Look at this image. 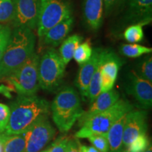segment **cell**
Listing matches in <instances>:
<instances>
[{"label": "cell", "instance_id": "1", "mask_svg": "<svg viewBox=\"0 0 152 152\" xmlns=\"http://www.w3.org/2000/svg\"><path fill=\"white\" fill-rule=\"evenodd\" d=\"M10 116L3 132L6 134H23L42 115H49L50 104L37 95H18L11 104Z\"/></svg>", "mask_w": 152, "mask_h": 152}, {"label": "cell", "instance_id": "2", "mask_svg": "<svg viewBox=\"0 0 152 152\" xmlns=\"http://www.w3.org/2000/svg\"><path fill=\"white\" fill-rule=\"evenodd\" d=\"M35 35L32 30L14 28L11 30L0 61V80L11 75L35 52Z\"/></svg>", "mask_w": 152, "mask_h": 152}, {"label": "cell", "instance_id": "3", "mask_svg": "<svg viewBox=\"0 0 152 152\" xmlns=\"http://www.w3.org/2000/svg\"><path fill=\"white\" fill-rule=\"evenodd\" d=\"M50 109L53 121L62 133L71 130L84 113L78 92L71 86H64L58 89Z\"/></svg>", "mask_w": 152, "mask_h": 152}, {"label": "cell", "instance_id": "4", "mask_svg": "<svg viewBox=\"0 0 152 152\" xmlns=\"http://www.w3.org/2000/svg\"><path fill=\"white\" fill-rule=\"evenodd\" d=\"M133 109V105L129 101L119 99L106 111L90 118L79 125L80 128L76 132L75 138H88L94 134L106 136L111 125L121 115L128 113Z\"/></svg>", "mask_w": 152, "mask_h": 152}, {"label": "cell", "instance_id": "5", "mask_svg": "<svg viewBox=\"0 0 152 152\" xmlns=\"http://www.w3.org/2000/svg\"><path fill=\"white\" fill-rule=\"evenodd\" d=\"M66 66L58 52L53 47H49L41 58L39 57V87L49 92H56L64 80Z\"/></svg>", "mask_w": 152, "mask_h": 152}, {"label": "cell", "instance_id": "6", "mask_svg": "<svg viewBox=\"0 0 152 152\" xmlns=\"http://www.w3.org/2000/svg\"><path fill=\"white\" fill-rule=\"evenodd\" d=\"M39 61V56L35 52L20 67L5 78L18 95H34L40 88L38 75Z\"/></svg>", "mask_w": 152, "mask_h": 152}, {"label": "cell", "instance_id": "7", "mask_svg": "<svg viewBox=\"0 0 152 152\" xmlns=\"http://www.w3.org/2000/svg\"><path fill=\"white\" fill-rule=\"evenodd\" d=\"M72 14L73 8L70 0H40L37 25L39 39L50 28L72 16Z\"/></svg>", "mask_w": 152, "mask_h": 152}, {"label": "cell", "instance_id": "8", "mask_svg": "<svg viewBox=\"0 0 152 152\" xmlns=\"http://www.w3.org/2000/svg\"><path fill=\"white\" fill-rule=\"evenodd\" d=\"M56 130L49 115H42L23 133L26 140L24 152H39L52 140Z\"/></svg>", "mask_w": 152, "mask_h": 152}, {"label": "cell", "instance_id": "9", "mask_svg": "<svg viewBox=\"0 0 152 152\" xmlns=\"http://www.w3.org/2000/svg\"><path fill=\"white\" fill-rule=\"evenodd\" d=\"M14 16L11 24L14 28H37L40 0H12Z\"/></svg>", "mask_w": 152, "mask_h": 152}, {"label": "cell", "instance_id": "10", "mask_svg": "<svg viewBox=\"0 0 152 152\" xmlns=\"http://www.w3.org/2000/svg\"><path fill=\"white\" fill-rule=\"evenodd\" d=\"M123 61L109 49H103L100 60L101 93L113 89Z\"/></svg>", "mask_w": 152, "mask_h": 152}, {"label": "cell", "instance_id": "11", "mask_svg": "<svg viewBox=\"0 0 152 152\" xmlns=\"http://www.w3.org/2000/svg\"><path fill=\"white\" fill-rule=\"evenodd\" d=\"M125 89L132 96L142 108L151 109L152 106V83L142 78L132 70L127 75Z\"/></svg>", "mask_w": 152, "mask_h": 152}, {"label": "cell", "instance_id": "12", "mask_svg": "<svg viewBox=\"0 0 152 152\" xmlns=\"http://www.w3.org/2000/svg\"><path fill=\"white\" fill-rule=\"evenodd\" d=\"M125 14L121 20L123 26L138 23L146 26L151 22L152 0H125Z\"/></svg>", "mask_w": 152, "mask_h": 152}, {"label": "cell", "instance_id": "13", "mask_svg": "<svg viewBox=\"0 0 152 152\" xmlns=\"http://www.w3.org/2000/svg\"><path fill=\"white\" fill-rule=\"evenodd\" d=\"M147 112L144 110H131L126 115L123 137V147L127 148L134 138L147 133Z\"/></svg>", "mask_w": 152, "mask_h": 152}, {"label": "cell", "instance_id": "14", "mask_svg": "<svg viewBox=\"0 0 152 152\" xmlns=\"http://www.w3.org/2000/svg\"><path fill=\"white\" fill-rule=\"evenodd\" d=\"M103 49H93L92 54L89 61L80 66L78 73L75 80V85L84 99H87V93L90 80L97 68L101 60Z\"/></svg>", "mask_w": 152, "mask_h": 152}, {"label": "cell", "instance_id": "15", "mask_svg": "<svg viewBox=\"0 0 152 152\" xmlns=\"http://www.w3.org/2000/svg\"><path fill=\"white\" fill-rule=\"evenodd\" d=\"M83 16L87 28L92 31L98 30L104 20L103 0H83Z\"/></svg>", "mask_w": 152, "mask_h": 152}, {"label": "cell", "instance_id": "16", "mask_svg": "<svg viewBox=\"0 0 152 152\" xmlns=\"http://www.w3.org/2000/svg\"><path fill=\"white\" fill-rule=\"evenodd\" d=\"M120 99L119 92L117 90H112L105 92H102L95 99L94 102L91 103V106L86 112L84 111L83 115L78 119V126L96 114L106 111L113 106Z\"/></svg>", "mask_w": 152, "mask_h": 152}, {"label": "cell", "instance_id": "17", "mask_svg": "<svg viewBox=\"0 0 152 152\" xmlns=\"http://www.w3.org/2000/svg\"><path fill=\"white\" fill-rule=\"evenodd\" d=\"M74 18L73 16L64 19L54 27L50 28L43 36L41 40L46 46L49 47H58L67 37L73 29Z\"/></svg>", "mask_w": 152, "mask_h": 152}, {"label": "cell", "instance_id": "18", "mask_svg": "<svg viewBox=\"0 0 152 152\" xmlns=\"http://www.w3.org/2000/svg\"><path fill=\"white\" fill-rule=\"evenodd\" d=\"M127 113L123 114L111 125L106 134L109 142V152H119L123 149V137Z\"/></svg>", "mask_w": 152, "mask_h": 152}, {"label": "cell", "instance_id": "19", "mask_svg": "<svg viewBox=\"0 0 152 152\" xmlns=\"http://www.w3.org/2000/svg\"><path fill=\"white\" fill-rule=\"evenodd\" d=\"M0 141L3 144L4 152H24L26 140L23 134L0 133Z\"/></svg>", "mask_w": 152, "mask_h": 152}, {"label": "cell", "instance_id": "20", "mask_svg": "<svg viewBox=\"0 0 152 152\" xmlns=\"http://www.w3.org/2000/svg\"><path fill=\"white\" fill-rule=\"evenodd\" d=\"M83 37L80 35H73L66 37L61 44L59 55L64 64L66 66L73 57L75 49L82 42Z\"/></svg>", "mask_w": 152, "mask_h": 152}, {"label": "cell", "instance_id": "21", "mask_svg": "<svg viewBox=\"0 0 152 152\" xmlns=\"http://www.w3.org/2000/svg\"><path fill=\"white\" fill-rule=\"evenodd\" d=\"M152 49L137 44H123L120 47V53L128 58H137L144 54L151 53Z\"/></svg>", "mask_w": 152, "mask_h": 152}, {"label": "cell", "instance_id": "22", "mask_svg": "<svg viewBox=\"0 0 152 152\" xmlns=\"http://www.w3.org/2000/svg\"><path fill=\"white\" fill-rule=\"evenodd\" d=\"M145 26L142 23H134L128 26L123 32V37L129 43L136 44L143 40L144 35L143 26Z\"/></svg>", "mask_w": 152, "mask_h": 152}, {"label": "cell", "instance_id": "23", "mask_svg": "<svg viewBox=\"0 0 152 152\" xmlns=\"http://www.w3.org/2000/svg\"><path fill=\"white\" fill-rule=\"evenodd\" d=\"M93 52L92 43L90 39L81 42L75 49L73 58L80 66L86 63L91 58Z\"/></svg>", "mask_w": 152, "mask_h": 152}, {"label": "cell", "instance_id": "24", "mask_svg": "<svg viewBox=\"0 0 152 152\" xmlns=\"http://www.w3.org/2000/svg\"><path fill=\"white\" fill-rule=\"evenodd\" d=\"M99 66L100 62L92 76V79H91L90 85H89L87 99L90 101V103H92L95 99L101 94V74Z\"/></svg>", "mask_w": 152, "mask_h": 152}, {"label": "cell", "instance_id": "25", "mask_svg": "<svg viewBox=\"0 0 152 152\" xmlns=\"http://www.w3.org/2000/svg\"><path fill=\"white\" fill-rule=\"evenodd\" d=\"M14 16L12 0H0V24L11 23Z\"/></svg>", "mask_w": 152, "mask_h": 152}, {"label": "cell", "instance_id": "26", "mask_svg": "<svg viewBox=\"0 0 152 152\" xmlns=\"http://www.w3.org/2000/svg\"><path fill=\"white\" fill-rule=\"evenodd\" d=\"M135 72L142 78L152 82V56L151 55H147L139 63Z\"/></svg>", "mask_w": 152, "mask_h": 152}, {"label": "cell", "instance_id": "27", "mask_svg": "<svg viewBox=\"0 0 152 152\" xmlns=\"http://www.w3.org/2000/svg\"><path fill=\"white\" fill-rule=\"evenodd\" d=\"M149 137L147 133L138 135L132 140L126 148L129 152H144L149 145Z\"/></svg>", "mask_w": 152, "mask_h": 152}, {"label": "cell", "instance_id": "28", "mask_svg": "<svg viewBox=\"0 0 152 152\" xmlns=\"http://www.w3.org/2000/svg\"><path fill=\"white\" fill-rule=\"evenodd\" d=\"M92 147L97 149L99 152H109V146L106 135L94 134L87 138Z\"/></svg>", "mask_w": 152, "mask_h": 152}, {"label": "cell", "instance_id": "29", "mask_svg": "<svg viewBox=\"0 0 152 152\" xmlns=\"http://www.w3.org/2000/svg\"><path fill=\"white\" fill-rule=\"evenodd\" d=\"M104 14L106 16L115 14L122 10L124 7L125 0H103Z\"/></svg>", "mask_w": 152, "mask_h": 152}, {"label": "cell", "instance_id": "30", "mask_svg": "<svg viewBox=\"0 0 152 152\" xmlns=\"http://www.w3.org/2000/svg\"><path fill=\"white\" fill-rule=\"evenodd\" d=\"M69 140V137L66 134L58 137L50 146V147L48 148L49 152H66V147Z\"/></svg>", "mask_w": 152, "mask_h": 152}, {"label": "cell", "instance_id": "31", "mask_svg": "<svg viewBox=\"0 0 152 152\" xmlns=\"http://www.w3.org/2000/svg\"><path fill=\"white\" fill-rule=\"evenodd\" d=\"M10 116V108L4 104L0 103V133L5 130Z\"/></svg>", "mask_w": 152, "mask_h": 152}, {"label": "cell", "instance_id": "32", "mask_svg": "<svg viewBox=\"0 0 152 152\" xmlns=\"http://www.w3.org/2000/svg\"><path fill=\"white\" fill-rule=\"evenodd\" d=\"M11 33V28L7 26H4V27L0 30V61L3 56L6 47H7Z\"/></svg>", "mask_w": 152, "mask_h": 152}, {"label": "cell", "instance_id": "33", "mask_svg": "<svg viewBox=\"0 0 152 152\" xmlns=\"http://www.w3.org/2000/svg\"><path fill=\"white\" fill-rule=\"evenodd\" d=\"M80 142L77 138L68 140L66 152H80Z\"/></svg>", "mask_w": 152, "mask_h": 152}, {"label": "cell", "instance_id": "34", "mask_svg": "<svg viewBox=\"0 0 152 152\" xmlns=\"http://www.w3.org/2000/svg\"><path fill=\"white\" fill-rule=\"evenodd\" d=\"M80 152H99L92 146H86L80 144Z\"/></svg>", "mask_w": 152, "mask_h": 152}, {"label": "cell", "instance_id": "35", "mask_svg": "<svg viewBox=\"0 0 152 152\" xmlns=\"http://www.w3.org/2000/svg\"><path fill=\"white\" fill-rule=\"evenodd\" d=\"M144 152H152V147H151V143L149 144V145L148 146V147L147 148V149H146Z\"/></svg>", "mask_w": 152, "mask_h": 152}, {"label": "cell", "instance_id": "36", "mask_svg": "<svg viewBox=\"0 0 152 152\" xmlns=\"http://www.w3.org/2000/svg\"><path fill=\"white\" fill-rule=\"evenodd\" d=\"M0 152H4V147L1 141H0Z\"/></svg>", "mask_w": 152, "mask_h": 152}, {"label": "cell", "instance_id": "37", "mask_svg": "<svg viewBox=\"0 0 152 152\" xmlns=\"http://www.w3.org/2000/svg\"><path fill=\"white\" fill-rule=\"evenodd\" d=\"M119 152H129V151H128V149H127L126 148H123V149H121Z\"/></svg>", "mask_w": 152, "mask_h": 152}, {"label": "cell", "instance_id": "38", "mask_svg": "<svg viewBox=\"0 0 152 152\" xmlns=\"http://www.w3.org/2000/svg\"><path fill=\"white\" fill-rule=\"evenodd\" d=\"M39 152H49L48 148H47V149H45V150H43V151H39Z\"/></svg>", "mask_w": 152, "mask_h": 152}, {"label": "cell", "instance_id": "39", "mask_svg": "<svg viewBox=\"0 0 152 152\" xmlns=\"http://www.w3.org/2000/svg\"><path fill=\"white\" fill-rule=\"evenodd\" d=\"M4 27V26H3V25H1L0 24V30H1V29H2V28Z\"/></svg>", "mask_w": 152, "mask_h": 152}]
</instances>
